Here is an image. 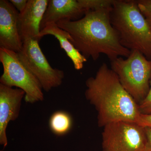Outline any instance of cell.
Instances as JSON below:
<instances>
[{"instance_id":"cell-5","label":"cell","mask_w":151,"mask_h":151,"mask_svg":"<svg viewBox=\"0 0 151 151\" xmlns=\"http://www.w3.org/2000/svg\"><path fill=\"white\" fill-rule=\"evenodd\" d=\"M0 61L4 68L0 84L12 87L16 86L23 90L27 103H33L43 100L41 85L22 63L17 52L0 47Z\"/></svg>"},{"instance_id":"cell-9","label":"cell","mask_w":151,"mask_h":151,"mask_svg":"<svg viewBox=\"0 0 151 151\" xmlns=\"http://www.w3.org/2000/svg\"><path fill=\"white\" fill-rule=\"evenodd\" d=\"M25 95V93L21 89L0 84V144L4 147L8 144L7 127L10 122L19 117Z\"/></svg>"},{"instance_id":"cell-15","label":"cell","mask_w":151,"mask_h":151,"mask_svg":"<svg viewBox=\"0 0 151 151\" xmlns=\"http://www.w3.org/2000/svg\"><path fill=\"white\" fill-rule=\"evenodd\" d=\"M138 105L140 112L142 114L151 113V81L150 91L147 95Z\"/></svg>"},{"instance_id":"cell-18","label":"cell","mask_w":151,"mask_h":151,"mask_svg":"<svg viewBox=\"0 0 151 151\" xmlns=\"http://www.w3.org/2000/svg\"><path fill=\"white\" fill-rule=\"evenodd\" d=\"M27 0H10V2L19 13L24 10L28 3Z\"/></svg>"},{"instance_id":"cell-20","label":"cell","mask_w":151,"mask_h":151,"mask_svg":"<svg viewBox=\"0 0 151 151\" xmlns=\"http://www.w3.org/2000/svg\"><path fill=\"white\" fill-rule=\"evenodd\" d=\"M146 19L151 29V15H148L145 16Z\"/></svg>"},{"instance_id":"cell-4","label":"cell","mask_w":151,"mask_h":151,"mask_svg":"<svg viewBox=\"0 0 151 151\" xmlns=\"http://www.w3.org/2000/svg\"><path fill=\"white\" fill-rule=\"evenodd\" d=\"M111 62V68L122 86L138 104L140 103L150 87L151 60L139 51L132 50L125 59L119 57Z\"/></svg>"},{"instance_id":"cell-19","label":"cell","mask_w":151,"mask_h":151,"mask_svg":"<svg viewBox=\"0 0 151 151\" xmlns=\"http://www.w3.org/2000/svg\"><path fill=\"white\" fill-rule=\"evenodd\" d=\"M145 130L147 142L144 151H151V129L146 127Z\"/></svg>"},{"instance_id":"cell-17","label":"cell","mask_w":151,"mask_h":151,"mask_svg":"<svg viewBox=\"0 0 151 151\" xmlns=\"http://www.w3.org/2000/svg\"><path fill=\"white\" fill-rule=\"evenodd\" d=\"M137 123L138 125L144 128L147 127L151 129V113H141Z\"/></svg>"},{"instance_id":"cell-10","label":"cell","mask_w":151,"mask_h":151,"mask_svg":"<svg viewBox=\"0 0 151 151\" xmlns=\"http://www.w3.org/2000/svg\"><path fill=\"white\" fill-rule=\"evenodd\" d=\"M48 0H28L24 10L19 14L18 27L22 42L31 39L39 41L40 25Z\"/></svg>"},{"instance_id":"cell-14","label":"cell","mask_w":151,"mask_h":151,"mask_svg":"<svg viewBox=\"0 0 151 151\" xmlns=\"http://www.w3.org/2000/svg\"><path fill=\"white\" fill-rule=\"evenodd\" d=\"M80 4L86 11L100 9L111 8L115 0H78Z\"/></svg>"},{"instance_id":"cell-11","label":"cell","mask_w":151,"mask_h":151,"mask_svg":"<svg viewBox=\"0 0 151 151\" xmlns=\"http://www.w3.org/2000/svg\"><path fill=\"white\" fill-rule=\"evenodd\" d=\"M86 12L78 0H49L40 31L49 24H56L61 20H77L83 17Z\"/></svg>"},{"instance_id":"cell-1","label":"cell","mask_w":151,"mask_h":151,"mask_svg":"<svg viewBox=\"0 0 151 151\" xmlns=\"http://www.w3.org/2000/svg\"><path fill=\"white\" fill-rule=\"evenodd\" d=\"M112 9L87 11L79 19L61 20L56 24L69 34L70 42L87 59L91 58L97 60L101 54L111 61L119 57L126 58L131 50L121 44L119 34L111 24Z\"/></svg>"},{"instance_id":"cell-12","label":"cell","mask_w":151,"mask_h":151,"mask_svg":"<svg viewBox=\"0 0 151 151\" xmlns=\"http://www.w3.org/2000/svg\"><path fill=\"white\" fill-rule=\"evenodd\" d=\"M47 35L53 36L58 40L60 47L71 60L75 69L79 70L83 68L87 59L70 42L69 40L70 36L66 31L60 28L56 24H49L40 31L39 37L40 40Z\"/></svg>"},{"instance_id":"cell-7","label":"cell","mask_w":151,"mask_h":151,"mask_svg":"<svg viewBox=\"0 0 151 151\" xmlns=\"http://www.w3.org/2000/svg\"><path fill=\"white\" fill-rule=\"evenodd\" d=\"M39 41L31 39L24 42L21 50L17 54L22 63L37 79L42 89L48 92L62 84L64 73L62 70L52 67L42 51Z\"/></svg>"},{"instance_id":"cell-8","label":"cell","mask_w":151,"mask_h":151,"mask_svg":"<svg viewBox=\"0 0 151 151\" xmlns=\"http://www.w3.org/2000/svg\"><path fill=\"white\" fill-rule=\"evenodd\" d=\"M19 14L9 1H0V47L16 52L23 45L18 27Z\"/></svg>"},{"instance_id":"cell-13","label":"cell","mask_w":151,"mask_h":151,"mask_svg":"<svg viewBox=\"0 0 151 151\" xmlns=\"http://www.w3.org/2000/svg\"><path fill=\"white\" fill-rule=\"evenodd\" d=\"M49 125L51 132L55 134L57 136H63L68 133L71 129L72 118L67 112L56 111L50 117Z\"/></svg>"},{"instance_id":"cell-6","label":"cell","mask_w":151,"mask_h":151,"mask_svg":"<svg viewBox=\"0 0 151 151\" xmlns=\"http://www.w3.org/2000/svg\"><path fill=\"white\" fill-rule=\"evenodd\" d=\"M103 128L102 151H144L145 130L137 123L119 121Z\"/></svg>"},{"instance_id":"cell-3","label":"cell","mask_w":151,"mask_h":151,"mask_svg":"<svg viewBox=\"0 0 151 151\" xmlns=\"http://www.w3.org/2000/svg\"><path fill=\"white\" fill-rule=\"evenodd\" d=\"M110 16L121 44L151 60V29L136 1L115 0Z\"/></svg>"},{"instance_id":"cell-16","label":"cell","mask_w":151,"mask_h":151,"mask_svg":"<svg viewBox=\"0 0 151 151\" xmlns=\"http://www.w3.org/2000/svg\"><path fill=\"white\" fill-rule=\"evenodd\" d=\"M136 1L144 16L151 15V0H138Z\"/></svg>"},{"instance_id":"cell-2","label":"cell","mask_w":151,"mask_h":151,"mask_svg":"<svg viewBox=\"0 0 151 151\" xmlns=\"http://www.w3.org/2000/svg\"><path fill=\"white\" fill-rule=\"evenodd\" d=\"M86 85L85 97L97 111L99 127L119 121L137 123L141 114L139 105L106 63L86 80Z\"/></svg>"}]
</instances>
